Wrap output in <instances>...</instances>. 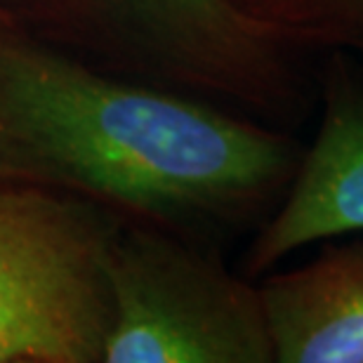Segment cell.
Listing matches in <instances>:
<instances>
[{
	"instance_id": "6da1fadb",
	"label": "cell",
	"mask_w": 363,
	"mask_h": 363,
	"mask_svg": "<svg viewBox=\"0 0 363 363\" xmlns=\"http://www.w3.org/2000/svg\"><path fill=\"white\" fill-rule=\"evenodd\" d=\"M302 149L293 130L106 74L0 24V182L210 243L269 217Z\"/></svg>"
},
{
	"instance_id": "7a4b0ae2",
	"label": "cell",
	"mask_w": 363,
	"mask_h": 363,
	"mask_svg": "<svg viewBox=\"0 0 363 363\" xmlns=\"http://www.w3.org/2000/svg\"><path fill=\"white\" fill-rule=\"evenodd\" d=\"M7 26L128 81L295 130L318 90L302 57L229 0H0Z\"/></svg>"
},
{
	"instance_id": "3957f363",
	"label": "cell",
	"mask_w": 363,
	"mask_h": 363,
	"mask_svg": "<svg viewBox=\"0 0 363 363\" xmlns=\"http://www.w3.org/2000/svg\"><path fill=\"white\" fill-rule=\"evenodd\" d=\"M106 276L101 363H274L257 283L231 272L210 243L121 217Z\"/></svg>"
},
{
	"instance_id": "277c9868",
	"label": "cell",
	"mask_w": 363,
	"mask_h": 363,
	"mask_svg": "<svg viewBox=\"0 0 363 363\" xmlns=\"http://www.w3.org/2000/svg\"><path fill=\"white\" fill-rule=\"evenodd\" d=\"M118 220L76 196L0 182V363H101Z\"/></svg>"
},
{
	"instance_id": "5b68a950",
	"label": "cell",
	"mask_w": 363,
	"mask_h": 363,
	"mask_svg": "<svg viewBox=\"0 0 363 363\" xmlns=\"http://www.w3.org/2000/svg\"><path fill=\"white\" fill-rule=\"evenodd\" d=\"M316 90L314 140L243 255L252 281L307 245L363 234V76L347 57H323Z\"/></svg>"
},
{
	"instance_id": "8992f818",
	"label": "cell",
	"mask_w": 363,
	"mask_h": 363,
	"mask_svg": "<svg viewBox=\"0 0 363 363\" xmlns=\"http://www.w3.org/2000/svg\"><path fill=\"white\" fill-rule=\"evenodd\" d=\"M274 363H363V238L257 279Z\"/></svg>"
},
{
	"instance_id": "52a82bcc",
	"label": "cell",
	"mask_w": 363,
	"mask_h": 363,
	"mask_svg": "<svg viewBox=\"0 0 363 363\" xmlns=\"http://www.w3.org/2000/svg\"><path fill=\"white\" fill-rule=\"evenodd\" d=\"M293 55L347 57L363 76V0H229Z\"/></svg>"
},
{
	"instance_id": "ba28073f",
	"label": "cell",
	"mask_w": 363,
	"mask_h": 363,
	"mask_svg": "<svg viewBox=\"0 0 363 363\" xmlns=\"http://www.w3.org/2000/svg\"><path fill=\"white\" fill-rule=\"evenodd\" d=\"M0 24H7V21L3 19V14H0Z\"/></svg>"
}]
</instances>
